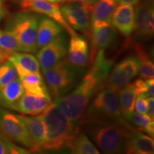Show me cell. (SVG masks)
I'll return each instance as SVG.
<instances>
[{
  "label": "cell",
  "mask_w": 154,
  "mask_h": 154,
  "mask_svg": "<svg viewBox=\"0 0 154 154\" xmlns=\"http://www.w3.org/2000/svg\"><path fill=\"white\" fill-rule=\"evenodd\" d=\"M91 63L88 72L72 91L54 99V103L76 124H79L92 98L104 86L113 61L107 59L104 50L101 49L97 51Z\"/></svg>",
  "instance_id": "obj_1"
},
{
  "label": "cell",
  "mask_w": 154,
  "mask_h": 154,
  "mask_svg": "<svg viewBox=\"0 0 154 154\" xmlns=\"http://www.w3.org/2000/svg\"><path fill=\"white\" fill-rule=\"evenodd\" d=\"M79 124L116 125L132 128L127 123L119 107L118 91L103 86L89 102Z\"/></svg>",
  "instance_id": "obj_2"
},
{
  "label": "cell",
  "mask_w": 154,
  "mask_h": 154,
  "mask_svg": "<svg viewBox=\"0 0 154 154\" xmlns=\"http://www.w3.org/2000/svg\"><path fill=\"white\" fill-rule=\"evenodd\" d=\"M46 128V140L42 151H59L67 143L79 129L78 124L69 119L54 103L38 114Z\"/></svg>",
  "instance_id": "obj_3"
},
{
  "label": "cell",
  "mask_w": 154,
  "mask_h": 154,
  "mask_svg": "<svg viewBox=\"0 0 154 154\" xmlns=\"http://www.w3.org/2000/svg\"><path fill=\"white\" fill-rule=\"evenodd\" d=\"M85 67L77 66L68 59H63L48 69H43L44 78L49 94L54 99L71 91L86 73Z\"/></svg>",
  "instance_id": "obj_4"
},
{
  "label": "cell",
  "mask_w": 154,
  "mask_h": 154,
  "mask_svg": "<svg viewBox=\"0 0 154 154\" xmlns=\"http://www.w3.org/2000/svg\"><path fill=\"white\" fill-rule=\"evenodd\" d=\"M86 131L104 153L126 152V140L131 128L116 125H85Z\"/></svg>",
  "instance_id": "obj_5"
},
{
  "label": "cell",
  "mask_w": 154,
  "mask_h": 154,
  "mask_svg": "<svg viewBox=\"0 0 154 154\" xmlns=\"http://www.w3.org/2000/svg\"><path fill=\"white\" fill-rule=\"evenodd\" d=\"M39 17L29 11H22L15 14L8 25V29L18 40L22 52L36 53V34Z\"/></svg>",
  "instance_id": "obj_6"
},
{
  "label": "cell",
  "mask_w": 154,
  "mask_h": 154,
  "mask_svg": "<svg viewBox=\"0 0 154 154\" xmlns=\"http://www.w3.org/2000/svg\"><path fill=\"white\" fill-rule=\"evenodd\" d=\"M0 134L11 141L26 148L31 153L38 149L19 116L0 108Z\"/></svg>",
  "instance_id": "obj_7"
},
{
  "label": "cell",
  "mask_w": 154,
  "mask_h": 154,
  "mask_svg": "<svg viewBox=\"0 0 154 154\" xmlns=\"http://www.w3.org/2000/svg\"><path fill=\"white\" fill-rule=\"evenodd\" d=\"M92 9L93 6L78 2H72L60 7L61 14L67 24L88 36L91 30Z\"/></svg>",
  "instance_id": "obj_8"
},
{
  "label": "cell",
  "mask_w": 154,
  "mask_h": 154,
  "mask_svg": "<svg viewBox=\"0 0 154 154\" xmlns=\"http://www.w3.org/2000/svg\"><path fill=\"white\" fill-rule=\"evenodd\" d=\"M69 38L62 32L57 37L45 44L36 51V58L42 70L51 68L67 55Z\"/></svg>",
  "instance_id": "obj_9"
},
{
  "label": "cell",
  "mask_w": 154,
  "mask_h": 154,
  "mask_svg": "<svg viewBox=\"0 0 154 154\" xmlns=\"http://www.w3.org/2000/svg\"><path fill=\"white\" fill-rule=\"evenodd\" d=\"M138 60L131 55L121 61L109 72L104 86L119 91L138 74Z\"/></svg>",
  "instance_id": "obj_10"
},
{
  "label": "cell",
  "mask_w": 154,
  "mask_h": 154,
  "mask_svg": "<svg viewBox=\"0 0 154 154\" xmlns=\"http://www.w3.org/2000/svg\"><path fill=\"white\" fill-rule=\"evenodd\" d=\"M20 6L23 11L42 14L52 19L61 24L70 35L76 33L63 19L59 4L51 3L45 0H23L20 2Z\"/></svg>",
  "instance_id": "obj_11"
},
{
  "label": "cell",
  "mask_w": 154,
  "mask_h": 154,
  "mask_svg": "<svg viewBox=\"0 0 154 154\" xmlns=\"http://www.w3.org/2000/svg\"><path fill=\"white\" fill-rule=\"evenodd\" d=\"M135 29L140 38H151L154 33V8L152 0H143L136 5Z\"/></svg>",
  "instance_id": "obj_12"
},
{
  "label": "cell",
  "mask_w": 154,
  "mask_h": 154,
  "mask_svg": "<svg viewBox=\"0 0 154 154\" xmlns=\"http://www.w3.org/2000/svg\"><path fill=\"white\" fill-rule=\"evenodd\" d=\"M88 36L91 43L89 60L91 63L99 50H104L114 43L116 38V29L111 24L91 25Z\"/></svg>",
  "instance_id": "obj_13"
},
{
  "label": "cell",
  "mask_w": 154,
  "mask_h": 154,
  "mask_svg": "<svg viewBox=\"0 0 154 154\" xmlns=\"http://www.w3.org/2000/svg\"><path fill=\"white\" fill-rule=\"evenodd\" d=\"M69 42L68 60L77 66L86 67L90 60L89 46L85 36L74 33Z\"/></svg>",
  "instance_id": "obj_14"
},
{
  "label": "cell",
  "mask_w": 154,
  "mask_h": 154,
  "mask_svg": "<svg viewBox=\"0 0 154 154\" xmlns=\"http://www.w3.org/2000/svg\"><path fill=\"white\" fill-rule=\"evenodd\" d=\"M111 23L122 35L129 37L135 29V10L133 5H120L116 7Z\"/></svg>",
  "instance_id": "obj_15"
},
{
  "label": "cell",
  "mask_w": 154,
  "mask_h": 154,
  "mask_svg": "<svg viewBox=\"0 0 154 154\" xmlns=\"http://www.w3.org/2000/svg\"><path fill=\"white\" fill-rule=\"evenodd\" d=\"M51 100V97L37 96L26 92L17 103L15 111L23 115H38L52 103Z\"/></svg>",
  "instance_id": "obj_16"
},
{
  "label": "cell",
  "mask_w": 154,
  "mask_h": 154,
  "mask_svg": "<svg viewBox=\"0 0 154 154\" xmlns=\"http://www.w3.org/2000/svg\"><path fill=\"white\" fill-rule=\"evenodd\" d=\"M131 154H153L154 140L149 135L138 130L131 131L126 140V152Z\"/></svg>",
  "instance_id": "obj_17"
},
{
  "label": "cell",
  "mask_w": 154,
  "mask_h": 154,
  "mask_svg": "<svg viewBox=\"0 0 154 154\" xmlns=\"http://www.w3.org/2000/svg\"><path fill=\"white\" fill-rule=\"evenodd\" d=\"M63 32L61 24L47 16L39 17L36 34L37 49L52 41Z\"/></svg>",
  "instance_id": "obj_18"
},
{
  "label": "cell",
  "mask_w": 154,
  "mask_h": 154,
  "mask_svg": "<svg viewBox=\"0 0 154 154\" xmlns=\"http://www.w3.org/2000/svg\"><path fill=\"white\" fill-rule=\"evenodd\" d=\"M8 60L13 63L19 77L31 73L40 72V66L37 58L31 53L15 51L9 54Z\"/></svg>",
  "instance_id": "obj_19"
},
{
  "label": "cell",
  "mask_w": 154,
  "mask_h": 154,
  "mask_svg": "<svg viewBox=\"0 0 154 154\" xmlns=\"http://www.w3.org/2000/svg\"><path fill=\"white\" fill-rule=\"evenodd\" d=\"M24 93L22 82L17 77L0 88V105L9 110L15 111L17 103Z\"/></svg>",
  "instance_id": "obj_20"
},
{
  "label": "cell",
  "mask_w": 154,
  "mask_h": 154,
  "mask_svg": "<svg viewBox=\"0 0 154 154\" xmlns=\"http://www.w3.org/2000/svg\"><path fill=\"white\" fill-rule=\"evenodd\" d=\"M26 128H27L31 138L37 146L38 151H42V146L46 140V128L43 121L38 116H27L25 115H18Z\"/></svg>",
  "instance_id": "obj_21"
},
{
  "label": "cell",
  "mask_w": 154,
  "mask_h": 154,
  "mask_svg": "<svg viewBox=\"0 0 154 154\" xmlns=\"http://www.w3.org/2000/svg\"><path fill=\"white\" fill-rule=\"evenodd\" d=\"M117 2L116 0H97L91 14V25L111 24V18Z\"/></svg>",
  "instance_id": "obj_22"
},
{
  "label": "cell",
  "mask_w": 154,
  "mask_h": 154,
  "mask_svg": "<svg viewBox=\"0 0 154 154\" xmlns=\"http://www.w3.org/2000/svg\"><path fill=\"white\" fill-rule=\"evenodd\" d=\"M25 91L34 95L51 97L41 73H31L19 76Z\"/></svg>",
  "instance_id": "obj_23"
},
{
  "label": "cell",
  "mask_w": 154,
  "mask_h": 154,
  "mask_svg": "<svg viewBox=\"0 0 154 154\" xmlns=\"http://www.w3.org/2000/svg\"><path fill=\"white\" fill-rule=\"evenodd\" d=\"M67 149L75 154H99V151L86 134L79 129L67 143Z\"/></svg>",
  "instance_id": "obj_24"
},
{
  "label": "cell",
  "mask_w": 154,
  "mask_h": 154,
  "mask_svg": "<svg viewBox=\"0 0 154 154\" xmlns=\"http://www.w3.org/2000/svg\"><path fill=\"white\" fill-rule=\"evenodd\" d=\"M134 50L138 60V74L143 79H153L154 76V65L151 57L144 47L140 43L134 44Z\"/></svg>",
  "instance_id": "obj_25"
},
{
  "label": "cell",
  "mask_w": 154,
  "mask_h": 154,
  "mask_svg": "<svg viewBox=\"0 0 154 154\" xmlns=\"http://www.w3.org/2000/svg\"><path fill=\"white\" fill-rule=\"evenodd\" d=\"M136 96L137 95L135 91L133 83H128L124 87L119 90V103L123 116L134 111Z\"/></svg>",
  "instance_id": "obj_26"
},
{
  "label": "cell",
  "mask_w": 154,
  "mask_h": 154,
  "mask_svg": "<svg viewBox=\"0 0 154 154\" xmlns=\"http://www.w3.org/2000/svg\"><path fill=\"white\" fill-rule=\"evenodd\" d=\"M124 118L139 128L141 131L145 132L148 135L153 137L154 121L146 114H140L133 111L129 114L124 116Z\"/></svg>",
  "instance_id": "obj_27"
},
{
  "label": "cell",
  "mask_w": 154,
  "mask_h": 154,
  "mask_svg": "<svg viewBox=\"0 0 154 154\" xmlns=\"http://www.w3.org/2000/svg\"><path fill=\"white\" fill-rule=\"evenodd\" d=\"M0 48L9 54L15 51H22L18 40L9 30H0Z\"/></svg>",
  "instance_id": "obj_28"
},
{
  "label": "cell",
  "mask_w": 154,
  "mask_h": 154,
  "mask_svg": "<svg viewBox=\"0 0 154 154\" xmlns=\"http://www.w3.org/2000/svg\"><path fill=\"white\" fill-rule=\"evenodd\" d=\"M18 77L13 63L7 60L0 65V88Z\"/></svg>",
  "instance_id": "obj_29"
},
{
  "label": "cell",
  "mask_w": 154,
  "mask_h": 154,
  "mask_svg": "<svg viewBox=\"0 0 154 154\" xmlns=\"http://www.w3.org/2000/svg\"><path fill=\"white\" fill-rule=\"evenodd\" d=\"M136 95L145 96L146 97L153 96L154 95V80L153 79H137L133 83Z\"/></svg>",
  "instance_id": "obj_30"
},
{
  "label": "cell",
  "mask_w": 154,
  "mask_h": 154,
  "mask_svg": "<svg viewBox=\"0 0 154 154\" xmlns=\"http://www.w3.org/2000/svg\"><path fill=\"white\" fill-rule=\"evenodd\" d=\"M146 108H147V97L142 94L137 95L134 108L136 112L140 114H146Z\"/></svg>",
  "instance_id": "obj_31"
},
{
  "label": "cell",
  "mask_w": 154,
  "mask_h": 154,
  "mask_svg": "<svg viewBox=\"0 0 154 154\" xmlns=\"http://www.w3.org/2000/svg\"><path fill=\"white\" fill-rule=\"evenodd\" d=\"M11 143L12 141L0 134V154H9Z\"/></svg>",
  "instance_id": "obj_32"
},
{
  "label": "cell",
  "mask_w": 154,
  "mask_h": 154,
  "mask_svg": "<svg viewBox=\"0 0 154 154\" xmlns=\"http://www.w3.org/2000/svg\"><path fill=\"white\" fill-rule=\"evenodd\" d=\"M146 114L154 120V99L153 96L147 98V108H146Z\"/></svg>",
  "instance_id": "obj_33"
},
{
  "label": "cell",
  "mask_w": 154,
  "mask_h": 154,
  "mask_svg": "<svg viewBox=\"0 0 154 154\" xmlns=\"http://www.w3.org/2000/svg\"><path fill=\"white\" fill-rule=\"evenodd\" d=\"M117 4L119 5H136L141 0H116Z\"/></svg>",
  "instance_id": "obj_34"
},
{
  "label": "cell",
  "mask_w": 154,
  "mask_h": 154,
  "mask_svg": "<svg viewBox=\"0 0 154 154\" xmlns=\"http://www.w3.org/2000/svg\"><path fill=\"white\" fill-rule=\"evenodd\" d=\"M9 54L0 48V65L5 61L8 60Z\"/></svg>",
  "instance_id": "obj_35"
},
{
  "label": "cell",
  "mask_w": 154,
  "mask_h": 154,
  "mask_svg": "<svg viewBox=\"0 0 154 154\" xmlns=\"http://www.w3.org/2000/svg\"><path fill=\"white\" fill-rule=\"evenodd\" d=\"M8 11L7 10L6 7H3V8H0V22H1L5 17L7 16Z\"/></svg>",
  "instance_id": "obj_36"
},
{
  "label": "cell",
  "mask_w": 154,
  "mask_h": 154,
  "mask_svg": "<svg viewBox=\"0 0 154 154\" xmlns=\"http://www.w3.org/2000/svg\"><path fill=\"white\" fill-rule=\"evenodd\" d=\"M96 1H97V0H86L84 2L88 4V5H89L94 6V4L96 2Z\"/></svg>",
  "instance_id": "obj_37"
},
{
  "label": "cell",
  "mask_w": 154,
  "mask_h": 154,
  "mask_svg": "<svg viewBox=\"0 0 154 154\" xmlns=\"http://www.w3.org/2000/svg\"><path fill=\"white\" fill-rule=\"evenodd\" d=\"M45 1L49 2H51V3L59 4V3H61V2H64L65 0H45Z\"/></svg>",
  "instance_id": "obj_38"
},
{
  "label": "cell",
  "mask_w": 154,
  "mask_h": 154,
  "mask_svg": "<svg viewBox=\"0 0 154 154\" xmlns=\"http://www.w3.org/2000/svg\"><path fill=\"white\" fill-rule=\"evenodd\" d=\"M67 1L69 2H84L86 1V0H67Z\"/></svg>",
  "instance_id": "obj_39"
},
{
  "label": "cell",
  "mask_w": 154,
  "mask_h": 154,
  "mask_svg": "<svg viewBox=\"0 0 154 154\" xmlns=\"http://www.w3.org/2000/svg\"><path fill=\"white\" fill-rule=\"evenodd\" d=\"M3 7H5V6L4 5L3 2L2 0H0V8H3Z\"/></svg>",
  "instance_id": "obj_40"
},
{
  "label": "cell",
  "mask_w": 154,
  "mask_h": 154,
  "mask_svg": "<svg viewBox=\"0 0 154 154\" xmlns=\"http://www.w3.org/2000/svg\"><path fill=\"white\" fill-rule=\"evenodd\" d=\"M16 1H17V2H22L23 0H16Z\"/></svg>",
  "instance_id": "obj_41"
},
{
  "label": "cell",
  "mask_w": 154,
  "mask_h": 154,
  "mask_svg": "<svg viewBox=\"0 0 154 154\" xmlns=\"http://www.w3.org/2000/svg\"><path fill=\"white\" fill-rule=\"evenodd\" d=\"M2 2H3V1H6V0H2Z\"/></svg>",
  "instance_id": "obj_42"
}]
</instances>
